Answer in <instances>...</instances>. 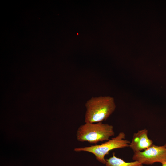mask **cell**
Wrapping results in <instances>:
<instances>
[{"instance_id":"6da1fadb","label":"cell","mask_w":166,"mask_h":166,"mask_svg":"<svg viewBox=\"0 0 166 166\" xmlns=\"http://www.w3.org/2000/svg\"><path fill=\"white\" fill-rule=\"evenodd\" d=\"M85 123H96L106 121L115 111L116 105L110 96L92 97L85 104Z\"/></svg>"},{"instance_id":"7a4b0ae2","label":"cell","mask_w":166,"mask_h":166,"mask_svg":"<svg viewBox=\"0 0 166 166\" xmlns=\"http://www.w3.org/2000/svg\"><path fill=\"white\" fill-rule=\"evenodd\" d=\"M114 135L113 127L111 125L102 122L85 123L78 128L76 137L80 142L96 144L107 141Z\"/></svg>"},{"instance_id":"3957f363","label":"cell","mask_w":166,"mask_h":166,"mask_svg":"<svg viewBox=\"0 0 166 166\" xmlns=\"http://www.w3.org/2000/svg\"><path fill=\"white\" fill-rule=\"evenodd\" d=\"M126 134L120 132L116 136L113 137L100 144L76 148L74 151L76 152H86L93 154L97 160L100 162L105 164V157L113 150L129 147L130 142L125 139Z\"/></svg>"},{"instance_id":"277c9868","label":"cell","mask_w":166,"mask_h":166,"mask_svg":"<svg viewBox=\"0 0 166 166\" xmlns=\"http://www.w3.org/2000/svg\"><path fill=\"white\" fill-rule=\"evenodd\" d=\"M132 159L143 164L152 165L157 162L162 164L166 161V144L162 146L153 144L144 151L135 152Z\"/></svg>"},{"instance_id":"5b68a950","label":"cell","mask_w":166,"mask_h":166,"mask_svg":"<svg viewBox=\"0 0 166 166\" xmlns=\"http://www.w3.org/2000/svg\"><path fill=\"white\" fill-rule=\"evenodd\" d=\"M148 130L145 128L133 134L129 147L134 152L144 151L153 144V141L148 138Z\"/></svg>"},{"instance_id":"8992f818","label":"cell","mask_w":166,"mask_h":166,"mask_svg":"<svg viewBox=\"0 0 166 166\" xmlns=\"http://www.w3.org/2000/svg\"><path fill=\"white\" fill-rule=\"evenodd\" d=\"M109 159H106V166H143V164L136 161L127 162L117 157L115 153Z\"/></svg>"},{"instance_id":"52a82bcc","label":"cell","mask_w":166,"mask_h":166,"mask_svg":"<svg viewBox=\"0 0 166 166\" xmlns=\"http://www.w3.org/2000/svg\"><path fill=\"white\" fill-rule=\"evenodd\" d=\"M162 164V166H166V161L164 163Z\"/></svg>"}]
</instances>
